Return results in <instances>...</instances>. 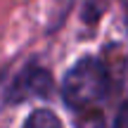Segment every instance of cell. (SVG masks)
<instances>
[{"label":"cell","instance_id":"6da1fadb","mask_svg":"<svg viewBox=\"0 0 128 128\" xmlns=\"http://www.w3.org/2000/svg\"><path fill=\"white\" fill-rule=\"evenodd\" d=\"M107 88L109 78L104 64L95 57H86L66 71L62 81V97L71 109H86L97 104L107 95Z\"/></svg>","mask_w":128,"mask_h":128},{"label":"cell","instance_id":"3957f363","mask_svg":"<svg viewBox=\"0 0 128 128\" xmlns=\"http://www.w3.org/2000/svg\"><path fill=\"white\" fill-rule=\"evenodd\" d=\"M24 128H62V124H60V119H57L52 112L38 109V112H33V114L26 119Z\"/></svg>","mask_w":128,"mask_h":128},{"label":"cell","instance_id":"7a4b0ae2","mask_svg":"<svg viewBox=\"0 0 128 128\" xmlns=\"http://www.w3.org/2000/svg\"><path fill=\"white\" fill-rule=\"evenodd\" d=\"M14 92L19 97H31V95H48L50 92V76L43 69H28L26 74L14 81Z\"/></svg>","mask_w":128,"mask_h":128},{"label":"cell","instance_id":"277c9868","mask_svg":"<svg viewBox=\"0 0 128 128\" xmlns=\"http://www.w3.org/2000/svg\"><path fill=\"white\" fill-rule=\"evenodd\" d=\"M114 128H128V100L121 104L119 114H116V121H114Z\"/></svg>","mask_w":128,"mask_h":128}]
</instances>
